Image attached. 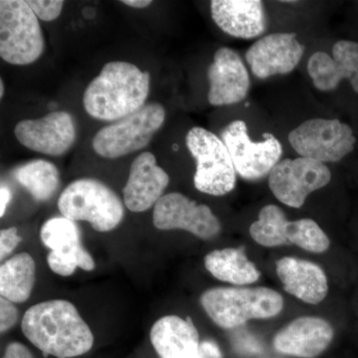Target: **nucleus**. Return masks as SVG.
Masks as SVG:
<instances>
[{"label":"nucleus","mask_w":358,"mask_h":358,"mask_svg":"<svg viewBox=\"0 0 358 358\" xmlns=\"http://www.w3.org/2000/svg\"><path fill=\"white\" fill-rule=\"evenodd\" d=\"M25 338L44 355L73 358L89 352L94 334L70 301L50 300L32 306L21 320Z\"/></svg>","instance_id":"1"},{"label":"nucleus","mask_w":358,"mask_h":358,"mask_svg":"<svg viewBox=\"0 0 358 358\" xmlns=\"http://www.w3.org/2000/svg\"><path fill=\"white\" fill-rule=\"evenodd\" d=\"M150 73L126 61H110L85 90L87 114L99 121L114 122L147 105Z\"/></svg>","instance_id":"2"},{"label":"nucleus","mask_w":358,"mask_h":358,"mask_svg":"<svg viewBox=\"0 0 358 358\" xmlns=\"http://www.w3.org/2000/svg\"><path fill=\"white\" fill-rule=\"evenodd\" d=\"M202 308L217 326L234 329L251 320L270 319L284 308V299L274 289L218 287L200 298Z\"/></svg>","instance_id":"3"},{"label":"nucleus","mask_w":358,"mask_h":358,"mask_svg":"<svg viewBox=\"0 0 358 358\" xmlns=\"http://www.w3.org/2000/svg\"><path fill=\"white\" fill-rule=\"evenodd\" d=\"M58 208L62 216L75 221H86L98 232H110L124 217V203L102 181L80 178L71 182L61 193Z\"/></svg>","instance_id":"4"},{"label":"nucleus","mask_w":358,"mask_h":358,"mask_svg":"<svg viewBox=\"0 0 358 358\" xmlns=\"http://www.w3.org/2000/svg\"><path fill=\"white\" fill-rule=\"evenodd\" d=\"M45 48L38 17L23 0L0 1V57L11 65L36 62Z\"/></svg>","instance_id":"5"},{"label":"nucleus","mask_w":358,"mask_h":358,"mask_svg":"<svg viewBox=\"0 0 358 358\" xmlns=\"http://www.w3.org/2000/svg\"><path fill=\"white\" fill-rule=\"evenodd\" d=\"M164 121V106L147 103L138 112L101 129L94 136L92 147L103 159L126 157L148 147Z\"/></svg>","instance_id":"6"},{"label":"nucleus","mask_w":358,"mask_h":358,"mask_svg":"<svg viewBox=\"0 0 358 358\" xmlns=\"http://www.w3.org/2000/svg\"><path fill=\"white\" fill-rule=\"evenodd\" d=\"M186 147L196 160L194 186L200 192L222 196L234 189L236 169L228 148L215 134L199 127L186 134Z\"/></svg>","instance_id":"7"},{"label":"nucleus","mask_w":358,"mask_h":358,"mask_svg":"<svg viewBox=\"0 0 358 358\" xmlns=\"http://www.w3.org/2000/svg\"><path fill=\"white\" fill-rule=\"evenodd\" d=\"M254 241L264 247L296 245L313 253H324L329 248V237L313 219L289 221L277 205H266L258 220L250 227Z\"/></svg>","instance_id":"8"},{"label":"nucleus","mask_w":358,"mask_h":358,"mask_svg":"<svg viewBox=\"0 0 358 358\" xmlns=\"http://www.w3.org/2000/svg\"><path fill=\"white\" fill-rule=\"evenodd\" d=\"M292 148L301 157L322 162H339L355 150L352 129L338 120L312 119L289 134Z\"/></svg>","instance_id":"9"},{"label":"nucleus","mask_w":358,"mask_h":358,"mask_svg":"<svg viewBox=\"0 0 358 358\" xmlns=\"http://www.w3.org/2000/svg\"><path fill=\"white\" fill-rule=\"evenodd\" d=\"M264 141L250 138L246 122H230L222 131V141L228 148L235 169L242 178L256 180L265 178L280 162L282 148L272 134H263Z\"/></svg>","instance_id":"10"},{"label":"nucleus","mask_w":358,"mask_h":358,"mask_svg":"<svg viewBox=\"0 0 358 358\" xmlns=\"http://www.w3.org/2000/svg\"><path fill=\"white\" fill-rule=\"evenodd\" d=\"M329 167L307 157L281 160L268 174V187L275 199L293 208H301L310 193L329 185Z\"/></svg>","instance_id":"11"},{"label":"nucleus","mask_w":358,"mask_h":358,"mask_svg":"<svg viewBox=\"0 0 358 358\" xmlns=\"http://www.w3.org/2000/svg\"><path fill=\"white\" fill-rule=\"evenodd\" d=\"M152 221L159 230H183L202 240H210L221 231L219 219L207 205L192 201L181 193L164 195L155 205Z\"/></svg>","instance_id":"12"},{"label":"nucleus","mask_w":358,"mask_h":358,"mask_svg":"<svg viewBox=\"0 0 358 358\" xmlns=\"http://www.w3.org/2000/svg\"><path fill=\"white\" fill-rule=\"evenodd\" d=\"M14 134L28 150L51 157L65 155L77 138L74 119L65 110L21 121L14 128Z\"/></svg>","instance_id":"13"},{"label":"nucleus","mask_w":358,"mask_h":358,"mask_svg":"<svg viewBox=\"0 0 358 358\" xmlns=\"http://www.w3.org/2000/svg\"><path fill=\"white\" fill-rule=\"evenodd\" d=\"M303 46L294 33H275L255 42L246 52V61L259 79L289 74L300 63Z\"/></svg>","instance_id":"14"},{"label":"nucleus","mask_w":358,"mask_h":358,"mask_svg":"<svg viewBox=\"0 0 358 358\" xmlns=\"http://www.w3.org/2000/svg\"><path fill=\"white\" fill-rule=\"evenodd\" d=\"M208 102L228 106L241 102L250 89L248 71L241 57L232 49L222 47L214 54L208 68Z\"/></svg>","instance_id":"15"},{"label":"nucleus","mask_w":358,"mask_h":358,"mask_svg":"<svg viewBox=\"0 0 358 358\" xmlns=\"http://www.w3.org/2000/svg\"><path fill=\"white\" fill-rule=\"evenodd\" d=\"M169 183V174L157 166L152 152H145L134 159L124 185V203L129 211L145 212L164 196Z\"/></svg>","instance_id":"16"},{"label":"nucleus","mask_w":358,"mask_h":358,"mask_svg":"<svg viewBox=\"0 0 358 358\" xmlns=\"http://www.w3.org/2000/svg\"><path fill=\"white\" fill-rule=\"evenodd\" d=\"M333 327L326 320L317 317H301L289 322L274 338L277 352L291 357H320L333 341Z\"/></svg>","instance_id":"17"},{"label":"nucleus","mask_w":358,"mask_h":358,"mask_svg":"<svg viewBox=\"0 0 358 358\" xmlns=\"http://www.w3.org/2000/svg\"><path fill=\"white\" fill-rule=\"evenodd\" d=\"M308 72L315 88L333 91L348 79L358 93V43L341 40L333 48V57L326 52H315L308 62Z\"/></svg>","instance_id":"18"},{"label":"nucleus","mask_w":358,"mask_h":358,"mask_svg":"<svg viewBox=\"0 0 358 358\" xmlns=\"http://www.w3.org/2000/svg\"><path fill=\"white\" fill-rule=\"evenodd\" d=\"M210 8L214 22L231 36L255 38L267 28L265 9L260 0H213Z\"/></svg>","instance_id":"19"},{"label":"nucleus","mask_w":358,"mask_h":358,"mask_svg":"<svg viewBox=\"0 0 358 358\" xmlns=\"http://www.w3.org/2000/svg\"><path fill=\"white\" fill-rule=\"evenodd\" d=\"M150 338L160 358H201L199 331L190 317H160L152 327Z\"/></svg>","instance_id":"20"},{"label":"nucleus","mask_w":358,"mask_h":358,"mask_svg":"<svg viewBox=\"0 0 358 358\" xmlns=\"http://www.w3.org/2000/svg\"><path fill=\"white\" fill-rule=\"evenodd\" d=\"M275 267L285 289L299 300L317 305L327 298L329 293L327 278L317 264L285 257L278 261Z\"/></svg>","instance_id":"21"},{"label":"nucleus","mask_w":358,"mask_h":358,"mask_svg":"<svg viewBox=\"0 0 358 358\" xmlns=\"http://www.w3.org/2000/svg\"><path fill=\"white\" fill-rule=\"evenodd\" d=\"M40 237L47 248L73 261L78 268L87 272L95 268V261L82 245L81 233L75 221L64 216L48 219L42 226Z\"/></svg>","instance_id":"22"},{"label":"nucleus","mask_w":358,"mask_h":358,"mask_svg":"<svg viewBox=\"0 0 358 358\" xmlns=\"http://www.w3.org/2000/svg\"><path fill=\"white\" fill-rule=\"evenodd\" d=\"M206 270L219 281L236 286L253 284L260 278L255 264L249 260L243 248L214 250L204 258Z\"/></svg>","instance_id":"23"},{"label":"nucleus","mask_w":358,"mask_h":358,"mask_svg":"<svg viewBox=\"0 0 358 358\" xmlns=\"http://www.w3.org/2000/svg\"><path fill=\"white\" fill-rule=\"evenodd\" d=\"M36 281V264L23 252L6 260L0 267V294L14 303H24L31 296Z\"/></svg>","instance_id":"24"},{"label":"nucleus","mask_w":358,"mask_h":358,"mask_svg":"<svg viewBox=\"0 0 358 358\" xmlns=\"http://www.w3.org/2000/svg\"><path fill=\"white\" fill-rule=\"evenodd\" d=\"M13 178L37 201H47L57 192L60 173L57 166L44 159H34L13 169Z\"/></svg>","instance_id":"25"},{"label":"nucleus","mask_w":358,"mask_h":358,"mask_svg":"<svg viewBox=\"0 0 358 358\" xmlns=\"http://www.w3.org/2000/svg\"><path fill=\"white\" fill-rule=\"evenodd\" d=\"M26 3L39 20L46 22L57 20L64 6L61 0H27Z\"/></svg>","instance_id":"26"},{"label":"nucleus","mask_w":358,"mask_h":358,"mask_svg":"<svg viewBox=\"0 0 358 358\" xmlns=\"http://www.w3.org/2000/svg\"><path fill=\"white\" fill-rule=\"evenodd\" d=\"M18 310L13 301L0 298V331L1 334L6 333L9 329H13L17 322Z\"/></svg>","instance_id":"27"},{"label":"nucleus","mask_w":358,"mask_h":358,"mask_svg":"<svg viewBox=\"0 0 358 358\" xmlns=\"http://www.w3.org/2000/svg\"><path fill=\"white\" fill-rule=\"evenodd\" d=\"M21 237L15 227L0 231V260H6L7 257L16 249L21 242Z\"/></svg>","instance_id":"28"},{"label":"nucleus","mask_w":358,"mask_h":358,"mask_svg":"<svg viewBox=\"0 0 358 358\" xmlns=\"http://www.w3.org/2000/svg\"><path fill=\"white\" fill-rule=\"evenodd\" d=\"M47 262H48L49 268L53 271L55 274L68 277L76 271L77 266L74 263L69 262L67 259L57 255V254L51 252L47 257Z\"/></svg>","instance_id":"29"},{"label":"nucleus","mask_w":358,"mask_h":358,"mask_svg":"<svg viewBox=\"0 0 358 358\" xmlns=\"http://www.w3.org/2000/svg\"><path fill=\"white\" fill-rule=\"evenodd\" d=\"M2 358H34L31 352L20 343H11L7 345Z\"/></svg>","instance_id":"30"},{"label":"nucleus","mask_w":358,"mask_h":358,"mask_svg":"<svg viewBox=\"0 0 358 358\" xmlns=\"http://www.w3.org/2000/svg\"><path fill=\"white\" fill-rule=\"evenodd\" d=\"M200 357L222 358V353L214 341H204L200 343Z\"/></svg>","instance_id":"31"},{"label":"nucleus","mask_w":358,"mask_h":358,"mask_svg":"<svg viewBox=\"0 0 358 358\" xmlns=\"http://www.w3.org/2000/svg\"><path fill=\"white\" fill-rule=\"evenodd\" d=\"M13 199V192L7 185H1L0 187V217H3L7 206Z\"/></svg>","instance_id":"32"},{"label":"nucleus","mask_w":358,"mask_h":358,"mask_svg":"<svg viewBox=\"0 0 358 358\" xmlns=\"http://www.w3.org/2000/svg\"><path fill=\"white\" fill-rule=\"evenodd\" d=\"M124 6L133 7V8L141 9L150 6L152 3V0H122Z\"/></svg>","instance_id":"33"},{"label":"nucleus","mask_w":358,"mask_h":358,"mask_svg":"<svg viewBox=\"0 0 358 358\" xmlns=\"http://www.w3.org/2000/svg\"><path fill=\"white\" fill-rule=\"evenodd\" d=\"M4 95V83L3 80H0V98H3Z\"/></svg>","instance_id":"34"}]
</instances>
